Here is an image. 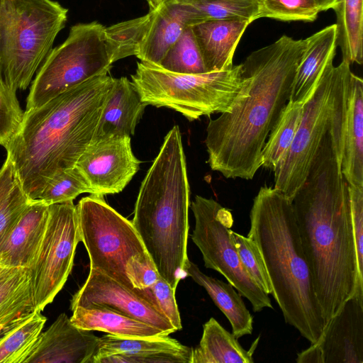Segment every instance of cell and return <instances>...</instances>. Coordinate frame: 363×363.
<instances>
[{"mask_svg":"<svg viewBox=\"0 0 363 363\" xmlns=\"http://www.w3.org/2000/svg\"><path fill=\"white\" fill-rule=\"evenodd\" d=\"M341 155L326 133L291 203L314 291L326 325L344 302L363 298Z\"/></svg>","mask_w":363,"mask_h":363,"instance_id":"cell-1","label":"cell"},{"mask_svg":"<svg viewBox=\"0 0 363 363\" xmlns=\"http://www.w3.org/2000/svg\"><path fill=\"white\" fill-rule=\"evenodd\" d=\"M304 47L305 39L283 35L240 64V91L228 111L206 128L212 170L227 179H253L267 137L289 100Z\"/></svg>","mask_w":363,"mask_h":363,"instance_id":"cell-2","label":"cell"},{"mask_svg":"<svg viewBox=\"0 0 363 363\" xmlns=\"http://www.w3.org/2000/svg\"><path fill=\"white\" fill-rule=\"evenodd\" d=\"M113 77H93L42 106L26 111L4 147L31 200L64 170L74 167L92 142Z\"/></svg>","mask_w":363,"mask_h":363,"instance_id":"cell-3","label":"cell"},{"mask_svg":"<svg viewBox=\"0 0 363 363\" xmlns=\"http://www.w3.org/2000/svg\"><path fill=\"white\" fill-rule=\"evenodd\" d=\"M247 237L263 259L274 298L285 322L311 344L327 325L318 303L312 275L302 248L291 201L264 185L253 199Z\"/></svg>","mask_w":363,"mask_h":363,"instance_id":"cell-4","label":"cell"},{"mask_svg":"<svg viewBox=\"0 0 363 363\" xmlns=\"http://www.w3.org/2000/svg\"><path fill=\"white\" fill-rule=\"evenodd\" d=\"M189 196L182 136L174 125L141 183L131 221L160 276L174 290L187 277Z\"/></svg>","mask_w":363,"mask_h":363,"instance_id":"cell-5","label":"cell"},{"mask_svg":"<svg viewBox=\"0 0 363 363\" xmlns=\"http://www.w3.org/2000/svg\"><path fill=\"white\" fill-rule=\"evenodd\" d=\"M67 13L52 0H0V76L11 88L27 89Z\"/></svg>","mask_w":363,"mask_h":363,"instance_id":"cell-6","label":"cell"},{"mask_svg":"<svg viewBox=\"0 0 363 363\" xmlns=\"http://www.w3.org/2000/svg\"><path fill=\"white\" fill-rule=\"evenodd\" d=\"M131 82L147 105L167 107L192 121L228 111L242 84L241 65L201 74H179L138 62Z\"/></svg>","mask_w":363,"mask_h":363,"instance_id":"cell-7","label":"cell"},{"mask_svg":"<svg viewBox=\"0 0 363 363\" xmlns=\"http://www.w3.org/2000/svg\"><path fill=\"white\" fill-rule=\"evenodd\" d=\"M105 26L93 21L70 28L66 40L47 56L32 82L26 111L98 75L108 74L113 55Z\"/></svg>","mask_w":363,"mask_h":363,"instance_id":"cell-8","label":"cell"},{"mask_svg":"<svg viewBox=\"0 0 363 363\" xmlns=\"http://www.w3.org/2000/svg\"><path fill=\"white\" fill-rule=\"evenodd\" d=\"M79 231L98 271L133 290L125 272L133 257L149 255L131 221L111 207L103 195L83 197L76 205Z\"/></svg>","mask_w":363,"mask_h":363,"instance_id":"cell-9","label":"cell"},{"mask_svg":"<svg viewBox=\"0 0 363 363\" xmlns=\"http://www.w3.org/2000/svg\"><path fill=\"white\" fill-rule=\"evenodd\" d=\"M195 219L191 239L201 251L204 265L222 274L252 304L254 312L273 309L264 293L244 268L235 247L230 228L231 211L214 199L196 196L191 203Z\"/></svg>","mask_w":363,"mask_h":363,"instance_id":"cell-10","label":"cell"},{"mask_svg":"<svg viewBox=\"0 0 363 363\" xmlns=\"http://www.w3.org/2000/svg\"><path fill=\"white\" fill-rule=\"evenodd\" d=\"M333 60L328 62L313 92L303 104L294 141L274 171V188L291 201L305 182L315 155L332 125L339 73V66H335Z\"/></svg>","mask_w":363,"mask_h":363,"instance_id":"cell-11","label":"cell"},{"mask_svg":"<svg viewBox=\"0 0 363 363\" xmlns=\"http://www.w3.org/2000/svg\"><path fill=\"white\" fill-rule=\"evenodd\" d=\"M81 242L73 201L50 205L46 230L33 264L28 268L33 300L42 311L62 289L72 271Z\"/></svg>","mask_w":363,"mask_h":363,"instance_id":"cell-12","label":"cell"},{"mask_svg":"<svg viewBox=\"0 0 363 363\" xmlns=\"http://www.w3.org/2000/svg\"><path fill=\"white\" fill-rule=\"evenodd\" d=\"M130 136L92 141L74 167L84 179L90 194L106 195L122 191L140 168Z\"/></svg>","mask_w":363,"mask_h":363,"instance_id":"cell-13","label":"cell"},{"mask_svg":"<svg viewBox=\"0 0 363 363\" xmlns=\"http://www.w3.org/2000/svg\"><path fill=\"white\" fill-rule=\"evenodd\" d=\"M104 307L151 325L167 335L176 331L166 316L139 295L109 277L90 269L82 287L72 296L70 309L76 307Z\"/></svg>","mask_w":363,"mask_h":363,"instance_id":"cell-14","label":"cell"},{"mask_svg":"<svg viewBox=\"0 0 363 363\" xmlns=\"http://www.w3.org/2000/svg\"><path fill=\"white\" fill-rule=\"evenodd\" d=\"M192 347L162 335L152 337H99L91 363H191Z\"/></svg>","mask_w":363,"mask_h":363,"instance_id":"cell-15","label":"cell"},{"mask_svg":"<svg viewBox=\"0 0 363 363\" xmlns=\"http://www.w3.org/2000/svg\"><path fill=\"white\" fill-rule=\"evenodd\" d=\"M99 337L75 326L62 313L41 332L23 363H91Z\"/></svg>","mask_w":363,"mask_h":363,"instance_id":"cell-16","label":"cell"},{"mask_svg":"<svg viewBox=\"0 0 363 363\" xmlns=\"http://www.w3.org/2000/svg\"><path fill=\"white\" fill-rule=\"evenodd\" d=\"M315 343L324 363H363V298H347Z\"/></svg>","mask_w":363,"mask_h":363,"instance_id":"cell-17","label":"cell"},{"mask_svg":"<svg viewBox=\"0 0 363 363\" xmlns=\"http://www.w3.org/2000/svg\"><path fill=\"white\" fill-rule=\"evenodd\" d=\"M341 170L348 185L363 188V81L352 71L341 128Z\"/></svg>","mask_w":363,"mask_h":363,"instance_id":"cell-18","label":"cell"},{"mask_svg":"<svg viewBox=\"0 0 363 363\" xmlns=\"http://www.w3.org/2000/svg\"><path fill=\"white\" fill-rule=\"evenodd\" d=\"M147 106L127 77L113 78L92 141L130 137Z\"/></svg>","mask_w":363,"mask_h":363,"instance_id":"cell-19","label":"cell"},{"mask_svg":"<svg viewBox=\"0 0 363 363\" xmlns=\"http://www.w3.org/2000/svg\"><path fill=\"white\" fill-rule=\"evenodd\" d=\"M49 208L40 199L30 201L1 250V265L29 268L33 264L46 230Z\"/></svg>","mask_w":363,"mask_h":363,"instance_id":"cell-20","label":"cell"},{"mask_svg":"<svg viewBox=\"0 0 363 363\" xmlns=\"http://www.w3.org/2000/svg\"><path fill=\"white\" fill-rule=\"evenodd\" d=\"M250 23L245 20L208 21L191 26L206 72L233 66L235 49Z\"/></svg>","mask_w":363,"mask_h":363,"instance_id":"cell-21","label":"cell"},{"mask_svg":"<svg viewBox=\"0 0 363 363\" xmlns=\"http://www.w3.org/2000/svg\"><path fill=\"white\" fill-rule=\"evenodd\" d=\"M151 10L152 23L136 57L143 62L160 67L184 30L193 24L186 7L175 0H164Z\"/></svg>","mask_w":363,"mask_h":363,"instance_id":"cell-22","label":"cell"},{"mask_svg":"<svg viewBox=\"0 0 363 363\" xmlns=\"http://www.w3.org/2000/svg\"><path fill=\"white\" fill-rule=\"evenodd\" d=\"M337 37L334 23L305 39L289 101L303 104L312 94L325 67L335 57Z\"/></svg>","mask_w":363,"mask_h":363,"instance_id":"cell-23","label":"cell"},{"mask_svg":"<svg viewBox=\"0 0 363 363\" xmlns=\"http://www.w3.org/2000/svg\"><path fill=\"white\" fill-rule=\"evenodd\" d=\"M186 271L187 277L205 289L216 306L225 315L231 325L232 334L237 339L252 334V315L242 301V296L230 283L205 274L190 260Z\"/></svg>","mask_w":363,"mask_h":363,"instance_id":"cell-24","label":"cell"},{"mask_svg":"<svg viewBox=\"0 0 363 363\" xmlns=\"http://www.w3.org/2000/svg\"><path fill=\"white\" fill-rule=\"evenodd\" d=\"M46 321L37 310L1 320L0 363H23Z\"/></svg>","mask_w":363,"mask_h":363,"instance_id":"cell-25","label":"cell"},{"mask_svg":"<svg viewBox=\"0 0 363 363\" xmlns=\"http://www.w3.org/2000/svg\"><path fill=\"white\" fill-rule=\"evenodd\" d=\"M259 339V336L246 350L232 333L211 318L203 325L199 345L193 348L191 363H252Z\"/></svg>","mask_w":363,"mask_h":363,"instance_id":"cell-26","label":"cell"},{"mask_svg":"<svg viewBox=\"0 0 363 363\" xmlns=\"http://www.w3.org/2000/svg\"><path fill=\"white\" fill-rule=\"evenodd\" d=\"M71 322L77 328L121 337H152L169 335L151 325L104 307H76Z\"/></svg>","mask_w":363,"mask_h":363,"instance_id":"cell-27","label":"cell"},{"mask_svg":"<svg viewBox=\"0 0 363 363\" xmlns=\"http://www.w3.org/2000/svg\"><path fill=\"white\" fill-rule=\"evenodd\" d=\"M337 16V45L342 60L363 63V0H340L333 9Z\"/></svg>","mask_w":363,"mask_h":363,"instance_id":"cell-28","label":"cell"},{"mask_svg":"<svg viewBox=\"0 0 363 363\" xmlns=\"http://www.w3.org/2000/svg\"><path fill=\"white\" fill-rule=\"evenodd\" d=\"M186 7L192 26L214 20H245L250 23L260 18L259 0H175Z\"/></svg>","mask_w":363,"mask_h":363,"instance_id":"cell-29","label":"cell"},{"mask_svg":"<svg viewBox=\"0 0 363 363\" xmlns=\"http://www.w3.org/2000/svg\"><path fill=\"white\" fill-rule=\"evenodd\" d=\"M303 105L288 101L270 131L261 155V167L274 171L286 156L298 130Z\"/></svg>","mask_w":363,"mask_h":363,"instance_id":"cell-30","label":"cell"},{"mask_svg":"<svg viewBox=\"0 0 363 363\" xmlns=\"http://www.w3.org/2000/svg\"><path fill=\"white\" fill-rule=\"evenodd\" d=\"M35 310L28 268L5 267L0 274V321Z\"/></svg>","mask_w":363,"mask_h":363,"instance_id":"cell-31","label":"cell"},{"mask_svg":"<svg viewBox=\"0 0 363 363\" xmlns=\"http://www.w3.org/2000/svg\"><path fill=\"white\" fill-rule=\"evenodd\" d=\"M153 17L150 9L145 15L105 27V34L113 62L137 55L146 38Z\"/></svg>","mask_w":363,"mask_h":363,"instance_id":"cell-32","label":"cell"},{"mask_svg":"<svg viewBox=\"0 0 363 363\" xmlns=\"http://www.w3.org/2000/svg\"><path fill=\"white\" fill-rule=\"evenodd\" d=\"M160 67L179 74L206 72L191 26H187L162 60Z\"/></svg>","mask_w":363,"mask_h":363,"instance_id":"cell-33","label":"cell"},{"mask_svg":"<svg viewBox=\"0 0 363 363\" xmlns=\"http://www.w3.org/2000/svg\"><path fill=\"white\" fill-rule=\"evenodd\" d=\"M260 18L281 21H314L320 12L314 0H259Z\"/></svg>","mask_w":363,"mask_h":363,"instance_id":"cell-34","label":"cell"},{"mask_svg":"<svg viewBox=\"0 0 363 363\" xmlns=\"http://www.w3.org/2000/svg\"><path fill=\"white\" fill-rule=\"evenodd\" d=\"M83 193L90 194V189L80 172L74 167L64 170L53 179L38 199L51 205L73 201Z\"/></svg>","mask_w":363,"mask_h":363,"instance_id":"cell-35","label":"cell"},{"mask_svg":"<svg viewBox=\"0 0 363 363\" xmlns=\"http://www.w3.org/2000/svg\"><path fill=\"white\" fill-rule=\"evenodd\" d=\"M231 234L241 263L247 272L264 293L272 294V284L262 255L254 241L232 230Z\"/></svg>","mask_w":363,"mask_h":363,"instance_id":"cell-36","label":"cell"},{"mask_svg":"<svg viewBox=\"0 0 363 363\" xmlns=\"http://www.w3.org/2000/svg\"><path fill=\"white\" fill-rule=\"evenodd\" d=\"M23 116L16 91L0 76V145L4 147L13 138L21 125Z\"/></svg>","mask_w":363,"mask_h":363,"instance_id":"cell-37","label":"cell"},{"mask_svg":"<svg viewBox=\"0 0 363 363\" xmlns=\"http://www.w3.org/2000/svg\"><path fill=\"white\" fill-rule=\"evenodd\" d=\"M31 201L17 181L0 206V252L23 212Z\"/></svg>","mask_w":363,"mask_h":363,"instance_id":"cell-38","label":"cell"},{"mask_svg":"<svg viewBox=\"0 0 363 363\" xmlns=\"http://www.w3.org/2000/svg\"><path fill=\"white\" fill-rule=\"evenodd\" d=\"M359 279L363 281V188L347 184Z\"/></svg>","mask_w":363,"mask_h":363,"instance_id":"cell-39","label":"cell"},{"mask_svg":"<svg viewBox=\"0 0 363 363\" xmlns=\"http://www.w3.org/2000/svg\"><path fill=\"white\" fill-rule=\"evenodd\" d=\"M149 289L158 308L176 331L180 330L182 325L175 299V290L161 277Z\"/></svg>","mask_w":363,"mask_h":363,"instance_id":"cell-40","label":"cell"},{"mask_svg":"<svg viewBox=\"0 0 363 363\" xmlns=\"http://www.w3.org/2000/svg\"><path fill=\"white\" fill-rule=\"evenodd\" d=\"M125 272L133 288L138 289L150 287L160 277L149 255L133 257L127 263Z\"/></svg>","mask_w":363,"mask_h":363,"instance_id":"cell-41","label":"cell"},{"mask_svg":"<svg viewBox=\"0 0 363 363\" xmlns=\"http://www.w3.org/2000/svg\"><path fill=\"white\" fill-rule=\"evenodd\" d=\"M17 181L12 162L6 157L0 169V206L8 196Z\"/></svg>","mask_w":363,"mask_h":363,"instance_id":"cell-42","label":"cell"},{"mask_svg":"<svg viewBox=\"0 0 363 363\" xmlns=\"http://www.w3.org/2000/svg\"><path fill=\"white\" fill-rule=\"evenodd\" d=\"M298 363H324L323 352L318 343L311 344L306 350L298 354Z\"/></svg>","mask_w":363,"mask_h":363,"instance_id":"cell-43","label":"cell"},{"mask_svg":"<svg viewBox=\"0 0 363 363\" xmlns=\"http://www.w3.org/2000/svg\"><path fill=\"white\" fill-rule=\"evenodd\" d=\"M320 11H325L329 9H334L340 0H314Z\"/></svg>","mask_w":363,"mask_h":363,"instance_id":"cell-44","label":"cell"},{"mask_svg":"<svg viewBox=\"0 0 363 363\" xmlns=\"http://www.w3.org/2000/svg\"><path fill=\"white\" fill-rule=\"evenodd\" d=\"M149 6L150 9H155L160 4H161L164 0H145Z\"/></svg>","mask_w":363,"mask_h":363,"instance_id":"cell-45","label":"cell"},{"mask_svg":"<svg viewBox=\"0 0 363 363\" xmlns=\"http://www.w3.org/2000/svg\"><path fill=\"white\" fill-rule=\"evenodd\" d=\"M6 267H3L2 265L0 264V274L1 272L3 271V269L5 268Z\"/></svg>","mask_w":363,"mask_h":363,"instance_id":"cell-46","label":"cell"}]
</instances>
